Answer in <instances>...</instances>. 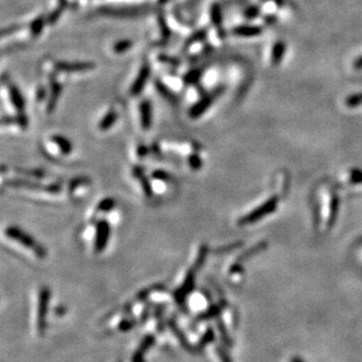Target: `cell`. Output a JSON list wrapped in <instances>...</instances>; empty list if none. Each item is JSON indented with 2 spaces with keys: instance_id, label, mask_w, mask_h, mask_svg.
Segmentation results:
<instances>
[{
  "instance_id": "6da1fadb",
  "label": "cell",
  "mask_w": 362,
  "mask_h": 362,
  "mask_svg": "<svg viewBox=\"0 0 362 362\" xmlns=\"http://www.w3.org/2000/svg\"><path fill=\"white\" fill-rule=\"evenodd\" d=\"M208 252H209V250L205 245H202L200 247V250H198L197 258H196V260H195L194 266H192L191 269L188 271V273L184 277L183 282H182L181 285L178 286V289L176 290L174 293V299L178 302V304H183L184 301H187L189 294L194 291L196 273L198 272V270H200L201 266L204 264L205 259H207Z\"/></svg>"
},
{
  "instance_id": "7a4b0ae2",
  "label": "cell",
  "mask_w": 362,
  "mask_h": 362,
  "mask_svg": "<svg viewBox=\"0 0 362 362\" xmlns=\"http://www.w3.org/2000/svg\"><path fill=\"white\" fill-rule=\"evenodd\" d=\"M4 234L8 240L18 244V245L24 247V249H27L31 251V252L33 253L37 258L44 259L45 257H46L47 252H46V250H45V247L40 245V244H39L33 237L29 236V234L26 233L25 231H22L20 227H17V226L6 227Z\"/></svg>"
},
{
  "instance_id": "3957f363",
  "label": "cell",
  "mask_w": 362,
  "mask_h": 362,
  "mask_svg": "<svg viewBox=\"0 0 362 362\" xmlns=\"http://www.w3.org/2000/svg\"><path fill=\"white\" fill-rule=\"evenodd\" d=\"M51 290L44 286L39 290L38 309H37V332L39 335H44L46 331V320L48 307H50Z\"/></svg>"
},
{
  "instance_id": "277c9868",
  "label": "cell",
  "mask_w": 362,
  "mask_h": 362,
  "mask_svg": "<svg viewBox=\"0 0 362 362\" xmlns=\"http://www.w3.org/2000/svg\"><path fill=\"white\" fill-rule=\"evenodd\" d=\"M223 90L224 87L219 86L215 88V89L211 90V92L205 93L198 102H196L194 106H191L190 110H189V116H190L191 119H198V117H201L211 106H213L215 100H216L219 95H221Z\"/></svg>"
},
{
  "instance_id": "5b68a950",
  "label": "cell",
  "mask_w": 362,
  "mask_h": 362,
  "mask_svg": "<svg viewBox=\"0 0 362 362\" xmlns=\"http://www.w3.org/2000/svg\"><path fill=\"white\" fill-rule=\"evenodd\" d=\"M110 238V223L108 220L100 219L95 224V233L93 238V249L95 253L103 252Z\"/></svg>"
},
{
  "instance_id": "8992f818",
  "label": "cell",
  "mask_w": 362,
  "mask_h": 362,
  "mask_svg": "<svg viewBox=\"0 0 362 362\" xmlns=\"http://www.w3.org/2000/svg\"><path fill=\"white\" fill-rule=\"evenodd\" d=\"M148 11V8L143 6L138 7H123V8H114V7H101L97 9V13L102 15L112 18H136Z\"/></svg>"
},
{
  "instance_id": "52a82bcc",
  "label": "cell",
  "mask_w": 362,
  "mask_h": 362,
  "mask_svg": "<svg viewBox=\"0 0 362 362\" xmlns=\"http://www.w3.org/2000/svg\"><path fill=\"white\" fill-rule=\"evenodd\" d=\"M189 308L191 311L197 313H203L210 307V295L208 294L207 291L204 290H197V291H192L189 294L188 299Z\"/></svg>"
},
{
  "instance_id": "ba28073f",
  "label": "cell",
  "mask_w": 362,
  "mask_h": 362,
  "mask_svg": "<svg viewBox=\"0 0 362 362\" xmlns=\"http://www.w3.org/2000/svg\"><path fill=\"white\" fill-rule=\"evenodd\" d=\"M150 74H151V67L149 66L148 64H143L142 67L140 68V72L138 76L135 77L134 82L129 89V94L132 96H139L140 94L142 93V90L145 89L146 82H148Z\"/></svg>"
},
{
  "instance_id": "9c48e42d",
  "label": "cell",
  "mask_w": 362,
  "mask_h": 362,
  "mask_svg": "<svg viewBox=\"0 0 362 362\" xmlns=\"http://www.w3.org/2000/svg\"><path fill=\"white\" fill-rule=\"evenodd\" d=\"M276 208V200H270L267 201L265 204H263L262 207L257 208L256 210L250 213L247 216L243 217L239 220V224L246 225V224H252L253 221L260 219V218L265 217L267 214H270L271 211H273V209Z\"/></svg>"
},
{
  "instance_id": "30bf717a",
  "label": "cell",
  "mask_w": 362,
  "mask_h": 362,
  "mask_svg": "<svg viewBox=\"0 0 362 362\" xmlns=\"http://www.w3.org/2000/svg\"><path fill=\"white\" fill-rule=\"evenodd\" d=\"M55 70L59 72H66V73H74V72H84L95 68L94 63H86V61H75V63H68V61H58L54 64Z\"/></svg>"
},
{
  "instance_id": "8fae6325",
  "label": "cell",
  "mask_w": 362,
  "mask_h": 362,
  "mask_svg": "<svg viewBox=\"0 0 362 362\" xmlns=\"http://www.w3.org/2000/svg\"><path fill=\"white\" fill-rule=\"evenodd\" d=\"M140 122L145 130H149L152 126V104L146 99L140 103Z\"/></svg>"
},
{
  "instance_id": "7c38bea8",
  "label": "cell",
  "mask_w": 362,
  "mask_h": 362,
  "mask_svg": "<svg viewBox=\"0 0 362 362\" xmlns=\"http://www.w3.org/2000/svg\"><path fill=\"white\" fill-rule=\"evenodd\" d=\"M61 93H63V86L58 82L57 79L51 77V93L46 106V112L48 114H52L55 110V108H57L59 97H60Z\"/></svg>"
},
{
  "instance_id": "4fadbf2b",
  "label": "cell",
  "mask_w": 362,
  "mask_h": 362,
  "mask_svg": "<svg viewBox=\"0 0 362 362\" xmlns=\"http://www.w3.org/2000/svg\"><path fill=\"white\" fill-rule=\"evenodd\" d=\"M134 177L139 181L140 185L142 188V192L145 194L146 198L152 197V194H154V189H152V183L150 182V179L145 175V170L140 167H134L133 169Z\"/></svg>"
},
{
  "instance_id": "5bb4252c",
  "label": "cell",
  "mask_w": 362,
  "mask_h": 362,
  "mask_svg": "<svg viewBox=\"0 0 362 362\" xmlns=\"http://www.w3.org/2000/svg\"><path fill=\"white\" fill-rule=\"evenodd\" d=\"M90 181L86 177H77L74 178L73 181L70 183V187H68V190H70V195L73 196L75 198L83 197L82 194H81V190L86 192V190L89 188Z\"/></svg>"
},
{
  "instance_id": "9a60e30c",
  "label": "cell",
  "mask_w": 362,
  "mask_h": 362,
  "mask_svg": "<svg viewBox=\"0 0 362 362\" xmlns=\"http://www.w3.org/2000/svg\"><path fill=\"white\" fill-rule=\"evenodd\" d=\"M8 94L9 99H11V102L14 108L18 110L19 113H24L25 109V97L22 95L20 89L14 84L8 83Z\"/></svg>"
},
{
  "instance_id": "2e32d148",
  "label": "cell",
  "mask_w": 362,
  "mask_h": 362,
  "mask_svg": "<svg viewBox=\"0 0 362 362\" xmlns=\"http://www.w3.org/2000/svg\"><path fill=\"white\" fill-rule=\"evenodd\" d=\"M155 88L156 90H157V93L161 95L163 99H164L167 102L171 103V104H177L178 103V100H177V96L175 95L174 92L169 88L167 84H165L164 82H162L161 80H156L155 81Z\"/></svg>"
},
{
  "instance_id": "e0dca14e",
  "label": "cell",
  "mask_w": 362,
  "mask_h": 362,
  "mask_svg": "<svg viewBox=\"0 0 362 362\" xmlns=\"http://www.w3.org/2000/svg\"><path fill=\"white\" fill-rule=\"evenodd\" d=\"M51 141L58 146L59 151L65 156L70 155L73 151V145H72V142L63 135H53L51 138Z\"/></svg>"
},
{
  "instance_id": "ac0fdd59",
  "label": "cell",
  "mask_w": 362,
  "mask_h": 362,
  "mask_svg": "<svg viewBox=\"0 0 362 362\" xmlns=\"http://www.w3.org/2000/svg\"><path fill=\"white\" fill-rule=\"evenodd\" d=\"M114 209H115V200H114V198H110V197L103 198V200H101L99 202V204L96 205L95 211H94V214H93V218L96 217L97 215H100V214L108 215L109 213H112Z\"/></svg>"
},
{
  "instance_id": "d6986e66",
  "label": "cell",
  "mask_w": 362,
  "mask_h": 362,
  "mask_svg": "<svg viewBox=\"0 0 362 362\" xmlns=\"http://www.w3.org/2000/svg\"><path fill=\"white\" fill-rule=\"evenodd\" d=\"M117 119H119V115H117L116 110L109 109V112L107 113L106 115L102 117V120L100 121L99 129L101 132H107V130H109L114 125H115Z\"/></svg>"
},
{
  "instance_id": "ffe728a7",
  "label": "cell",
  "mask_w": 362,
  "mask_h": 362,
  "mask_svg": "<svg viewBox=\"0 0 362 362\" xmlns=\"http://www.w3.org/2000/svg\"><path fill=\"white\" fill-rule=\"evenodd\" d=\"M210 17H211V22H213L215 28L219 29V33H221L220 28H221V24H223V13H221V7L219 4L214 2V4L211 5Z\"/></svg>"
},
{
  "instance_id": "44dd1931",
  "label": "cell",
  "mask_w": 362,
  "mask_h": 362,
  "mask_svg": "<svg viewBox=\"0 0 362 362\" xmlns=\"http://www.w3.org/2000/svg\"><path fill=\"white\" fill-rule=\"evenodd\" d=\"M233 34L238 37H254V35L260 33V28L257 26H238L233 28Z\"/></svg>"
},
{
  "instance_id": "7402d4cb",
  "label": "cell",
  "mask_w": 362,
  "mask_h": 362,
  "mask_svg": "<svg viewBox=\"0 0 362 362\" xmlns=\"http://www.w3.org/2000/svg\"><path fill=\"white\" fill-rule=\"evenodd\" d=\"M46 22H47V19H46V17H44V15H39L38 18H35L34 20L31 22V25H29V29H31L32 37H34V38L39 37V35L41 34L42 29H44L45 24H46Z\"/></svg>"
},
{
  "instance_id": "603a6c76",
  "label": "cell",
  "mask_w": 362,
  "mask_h": 362,
  "mask_svg": "<svg viewBox=\"0 0 362 362\" xmlns=\"http://www.w3.org/2000/svg\"><path fill=\"white\" fill-rule=\"evenodd\" d=\"M208 37V31L205 28H202V29H198V31H196L192 33L190 37H189L187 39V41H185L184 44V48L187 50V48H189L191 46V45L196 44V42H201V41H204L205 39H207Z\"/></svg>"
},
{
  "instance_id": "cb8c5ba5",
  "label": "cell",
  "mask_w": 362,
  "mask_h": 362,
  "mask_svg": "<svg viewBox=\"0 0 362 362\" xmlns=\"http://www.w3.org/2000/svg\"><path fill=\"white\" fill-rule=\"evenodd\" d=\"M204 68L198 67L195 68V70H191L189 73L184 75V83L185 84H197L198 81L201 80L202 75H203Z\"/></svg>"
},
{
  "instance_id": "d4e9b609",
  "label": "cell",
  "mask_w": 362,
  "mask_h": 362,
  "mask_svg": "<svg viewBox=\"0 0 362 362\" xmlns=\"http://www.w3.org/2000/svg\"><path fill=\"white\" fill-rule=\"evenodd\" d=\"M188 163H189V167H190L191 170H194V171H200L201 169L203 168V161H202L201 156L197 151L192 152V154L189 155Z\"/></svg>"
},
{
  "instance_id": "484cf974",
  "label": "cell",
  "mask_w": 362,
  "mask_h": 362,
  "mask_svg": "<svg viewBox=\"0 0 362 362\" xmlns=\"http://www.w3.org/2000/svg\"><path fill=\"white\" fill-rule=\"evenodd\" d=\"M132 47H133V41L129 40V39H123V40H119L114 44L113 51L117 54H122L125 53V52L129 51Z\"/></svg>"
},
{
  "instance_id": "4316f807",
  "label": "cell",
  "mask_w": 362,
  "mask_h": 362,
  "mask_svg": "<svg viewBox=\"0 0 362 362\" xmlns=\"http://www.w3.org/2000/svg\"><path fill=\"white\" fill-rule=\"evenodd\" d=\"M151 179L156 182H163V183H170L171 175L164 170H155L151 174Z\"/></svg>"
},
{
  "instance_id": "83f0119b",
  "label": "cell",
  "mask_w": 362,
  "mask_h": 362,
  "mask_svg": "<svg viewBox=\"0 0 362 362\" xmlns=\"http://www.w3.org/2000/svg\"><path fill=\"white\" fill-rule=\"evenodd\" d=\"M214 339H215L214 331L211 328H209L208 331L204 333V335H202V338L200 339V341H198V344H197V347L203 348L204 346H207L208 344H210V342H213Z\"/></svg>"
},
{
  "instance_id": "f1b7e54d",
  "label": "cell",
  "mask_w": 362,
  "mask_h": 362,
  "mask_svg": "<svg viewBox=\"0 0 362 362\" xmlns=\"http://www.w3.org/2000/svg\"><path fill=\"white\" fill-rule=\"evenodd\" d=\"M158 24L159 26H161V32H162V35H163V39L164 40H168L169 38H170V28H169V26L167 24V20H165L164 15L161 14L158 15Z\"/></svg>"
},
{
  "instance_id": "f546056e",
  "label": "cell",
  "mask_w": 362,
  "mask_h": 362,
  "mask_svg": "<svg viewBox=\"0 0 362 362\" xmlns=\"http://www.w3.org/2000/svg\"><path fill=\"white\" fill-rule=\"evenodd\" d=\"M157 59H158V61H161V63L170 65V66L178 67L179 65H181V61H179V59L170 57V55H167V54H159L157 57Z\"/></svg>"
},
{
  "instance_id": "4dcf8cb0",
  "label": "cell",
  "mask_w": 362,
  "mask_h": 362,
  "mask_svg": "<svg viewBox=\"0 0 362 362\" xmlns=\"http://www.w3.org/2000/svg\"><path fill=\"white\" fill-rule=\"evenodd\" d=\"M64 9H65L64 7H61V6H59L58 8H55L54 11H52L50 13V14L47 15V18H46L47 19V24L48 25H54L55 22H57L59 20V19H60L61 14H63V12H64Z\"/></svg>"
},
{
  "instance_id": "1f68e13d",
  "label": "cell",
  "mask_w": 362,
  "mask_h": 362,
  "mask_svg": "<svg viewBox=\"0 0 362 362\" xmlns=\"http://www.w3.org/2000/svg\"><path fill=\"white\" fill-rule=\"evenodd\" d=\"M15 123H17V125H18L19 127H20L21 129H24V130H25V129L27 128V127H28V125H29V122H28V117L26 116L24 113H19L18 115L15 116Z\"/></svg>"
},
{
  "instance_id": "d6a6232c",
  "label": "cell",
  "mask_w": 362,
  "mask_h": 362,
  "mask_svg": "<svg viewBox=\"0 0 362 362\" xmlns=\"http://www.w3.org/2000/svg\"><path fill=\"white\" fill-rule=\"evenodd\" d=\"M149 152V149L146 148V146L143 145V143H140V145H138V149H136V154H138V157L139 158H145L146 155H148Z\"/></svg>"
},
{
  "instance_id": "836d02e7",
  "label": "cell",
  "mask_w": 362,
  "mask_h": 362,
  "mask_svg": "<svg viewBox=\"0 0 362 362\" xmlns=\"http://www.w3.org/2000/svg\"><path fill=\"white\" fill-rule=\"evenodd\" d=\"M216 352H217L218 357H219V359H220V361H221V362H231L230 358L227 357V355H226V352H225V351L223 350V348L217 347Z\"/></svg>"
},
{
  "instance_id": "e575fe53",
  "label": "cell",
  "mask_w": 362,
  "mask_h": 362,
  "mask_svg": "<svg viewBox=\"0 0 362 362\" xmlns=\"http://www.w3.org/2000/svg\"><path fill=\"white\" fill-rule=\"evenodd\" d=\"M47 97V92L44 87H39L37 89V100L38 101H44Z\"/></svg>"
},
{
  "instance_id": "d590c367",
  "label": "cell",
  "mask_w": 362,
  "mask_h": 362,
  "mask_svg": "<svg viewBox=\"0 0 362 362\" xmlns=\"http://www.w3.org/2000/svg\"><path fill=\"white\" fill-rule=\"evenodd\" d=\"M19 27L18 26H11V27H7V28H4L1 31V35L2 37H5V35H7L8 33H13L14 31H17Z\"/></svg>"
},
{
  "instance_id": "8d00e7d4",
  "label": "cell",
  "mask_w": 362,
  "mask_h": 362,
  "mask_svg": "<svg viewBox=\"0 0 362 362\" xmlns=\"http://www.w3.org/2000/svg\"><path fill=\"white\" fill-rule=\"evenodd\" d=\"M257 14V9L256 8H250L246 11V15L247 18H254V15Z\"/></svg>"
},
{
  "instance_id": "74e56055",
  "label": "cell",
  "mask_w": 362,
  "mask_h": 362,
  "mask_svg": "<svg viewBox=\"0 0 362 362\" xmlns=\"http://www.w3.org/2000/svg\"><path fill=\"white\" fill-rule=\"evenodd\" d=\"M292 362H302L301 360H298V359H294V360H293Z\"/></svg>"
}]
</instances>
